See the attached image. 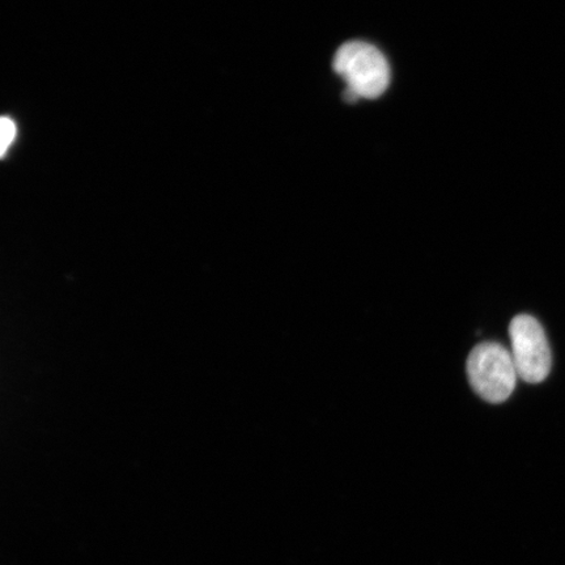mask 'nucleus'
<instances>
[{
	"label": "nucleus",
	"mask_w": 565,
	"mask_h": 565,
	"mask_svg": "<svg viewBox=\"0 0 565 565\" xmlns=\"http://www.w3.org/2000/svg\"><path fill=\"white\" fill-rule=\"evenodd\" d=\"M466 371L479 397L494 405L511 397L519 377L512 353L493 342L480 343L470 352Z\"/></svg>",
	"instance_id": "1"
},
{
	"label": "nucleus",
	"mask_w": 565,
	"mask_h": 565,
	"mask_svg": "<svg viewBox=\"0 0 565 565\" xmlns=\"http://www.w3.org/2000/svg\"><path fill=\"white\" fill-rule=\"evenodd\" d=\"M334 70L359 97L377 98L391 82V70L384 54L362 41H352L339 47Z\"/></svg>",
	"instance_id": "2"
},
{
	"label": "nucleus",
	"mask_w": 565,
	"mask_h": 565,
	"mask_svg": "<svg viewBox=\"0 0 565 565\" xmlns=\"http://www.w3.org/2000/svg\"><path fill=\"white\" fill-rule=\"evenodd\" d=\"M512 358L519 377L540 384L551 370V351L545 330L534 317L520 315L510 327Z\"/></svg>",
	"instance_id": "3"
},
{
	"label": "nucleus",
	"mask_w": 565,
	"mask_h": 565,
	"mask_svg": "<svg viewBox=\"0 0 565 565\" xmlns=\"http://www.w3.org/2000/svg\"><path fill=\"white\" fill-rule=\"evenodd\" d=\"M0 136H2V143H0V150H2V157H4L13 139H15L17 137V125L12 121L11 118H2V124H0Z\"/></svg>",
	"instance_id": "4"
}]
</instances>
